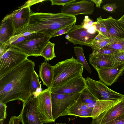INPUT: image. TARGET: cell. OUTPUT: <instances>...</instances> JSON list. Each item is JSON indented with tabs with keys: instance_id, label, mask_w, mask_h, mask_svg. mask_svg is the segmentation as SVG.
<instances>
[{
	"instance_id": "6da1fadb",
	"label": "cell",
	"mask_w": 124,
	"mask_h": 124,
	"mask_svg": "<svg viewBox=\"0 0 124 124\" xmlns=\"http://www.w3.org/2000/svg\"><path fill=\"white\" fill-rule=\"evenodd\" d=\"M35 66L28 59L0 78V101L6 104L18 100L24 104L34 95L31 86Z\"/></svg>"
},
{
	"instance_id": "7a4b0ae2",
	"label": "cell",
	"mask_w": 124,
	"mask_h": 124,
	"mask_svg": "<svg viewBox=\"0 0 124 124\" xmlns=\"http://www.w3.org/2000/svg\"><path fill=\"white\" fill-rule=\"evenodd\" d=\"M76 20L75 16L61 12H32L28 24L16 31L14 35L26 32H40L52 38L60 30L71 24H75Z\"/></svg>"
},
{
	"instance_id": "3957f363",
	"label": "cell",
	"mask_w": 124,
	"mask_h": 124,
	"mask_svg": "<svg viewBox=\"0 0 124 124\" xmlns=\"http://www.w3.org/2000/svg\"><path fill=\"white\" fill-rule=\"evenodd\" d=\"M53 83L52 87L61 86L82 75L84 67L77 59L71 58L58 62L53 66Z\"/></svg>"
},
{
	"instance_id": "277c9868",
	"label": "cell",
	"mask_w": 124,
	"mask_h": 124,
	"mask_svg": "<svg viewBox=\"0 0 124 124\" xmlns=\"http://www.w3.org/2000/svg\"><path fill=\"white\" fill-rule=\"evenodd\" d=\"M92 20L84 18L79 25H73L65 38L74 45L91 47L92 42L99 34Z\"/></svg>"
},
{
	"instance_id": "5b68a950",
	"label": "cell",
	"mask_w": 124,
	"mask_h": 124,
	"mask_svg": "<svg viewBox=\"0 0 124 124\" xmlns=\"http://www.w3.org/2000/svg\"><path fill=\"white\" fill-rule=\"evenodd\" d=\"M52 37L40 32L33 35L14 46L29 56H41L43 50Z\"/></svg>"
},
{
	"instance_id": "8992f818",
	"label": "cell",
	"mask_w": 124,
	"mask_h": 124,
	"mask_svg": "<svg viewBox=\"0 0 124 124\" xmlns=\"http://www.w3.org/2000/svg\"><path fill=\"white\" fill-rule=\"evenodd\" d=\"M80 93L66 94L51 92L52 116L55 121L59 117L68 115V109L77 101Z\"/></svg>"
},
{
	"instance_id": "52a82bcc",
	"label": "cell",
	"mask_w": 124,
	"mask_h": 124,
	"mask_svg": "<svg viewBox=\"0 0 124 124\" xmlns=\"http://www.w3.org/2000/svg\"><path fill=\"white\" fill-rule=\"evenodd\" d=\"M29 56L14 46H10L0 57V78L27 59Z\"/></svg>"
},
{
	"instance_id": "ba28073f",
	"label": "cell",
	"mask_w": 124,
	"mask_h": 124,
	"mask_svg": "<svg viewBox=\"0 0 124 124\" xmlns=\"http://www.w3.org/2000/svg\"><path fill=\"white\" fill-rule=\"evenodd\" d=\"M86 80L88 88L98 100H121L124 96V95L109 88L101 81L94 80L88 77Z\"/></svg>"
},
{
	"instance_id": "9c48e42d",
	"label": "cell",
	"mask_w": 124,
	"mask_h": 124,
	"mask_svg": "<svg viewBox=\"0 0 124 124\" xmlns=\"http://www.w3.org/2000/svg\"><path fill=\"white\" fill-rule=\"evenodd\" d=\"M51 88L43 90L37 96L38 112L40 119L43 124L55 121L52 114Z\"/></svg>"
},
{
	"instance_id": "30bf717a",
	"label": "cell",
	"mask_w": 124,
	"mask_h": 124,
	"mask_svg": "<svg viewBox=\"0 0 124 124\" xmlns=\"http://www.w3.org/2000/svg\"><path fill=\"white\" fill-rule=\"evenodd\" d=\"M22 124H43L41 121L37 109V99L34 95L25 103L19 115Z\"/></svg>"
},
{
	"instance_id": "8fae6325",
	"label": "cell",
	"mask_w": 124,
	"mask_h": 124,
	"mask_svg": "<svg viewBox=\"0 0 124 124\" xmlns=\"http://www.w3.org/2000/svg\"><path fill=\"white\" fill-rule=\"evenodd\" d=\"M86 86V80L82 75L72 79L60 86L52 87L51 92L66 94L80 93Z\"/></svg>"
},
{
	"instance_id": "7c38bea8",
	"label": "cell",
	"mask_w": 124,
	"mask_h": 124,
	"mask_svg": "<svg viewBox=\"0 0 124 124\" xmlns=\"http://www.w3.org/2000/svg\"><path fill=\"white\" fill-rule=\"evenodd\" d=\"M94 4L92 1L83 0L64 6L61 11V13L74 16L81 14L91 15L94 10Z\"/></svg>"
},
{
	"instance_id": "4fadbf2b",
	"label": "cell",
	"mask_w": 124,
	"mask_h": 124,
	"mask_svg": "<svg viewBox=\"0 0 124 124\" xmlns=\"http://www.w3.org/2000/svg\"><path fill=\"white\" fill-rule=\"evenodd\" d=\"M100 80L106 85L110 86L116 82L124 71V64L114 67L95 69Z\"/></svg>"
},
{
	"instance_id": "5bb4252c",
	"label": "cell",
	"mask_w": 124,
	"mask_h": 124,
	"mask_svg": "<svg viewBox=\"0 0 124 124\" xmlns=\"http://www.w3.org/2000/svg\"><path fill=\"white\" fill-rule=\"evenodd\" d=\"M30 6L26 2L9 16L11 18L15 32L27 25L31 14Z\"/></svg>"
},
{
	"instance_id": "9a60e30c",
	"label": "cell",
	"mask_w": 124,
	"mask_h": 124,
	"mask_svg": "<svg viewBox=\"0 0 124 124\" xmlns=\"http://www.w3.org/2000/svg\"><path fill=\"white\" fill-rule=\"evenodd\" d=\"M124 114V102L122 99L118 103L92 119L90 124H105Z\"/></svg>"
},
{
	"instance_id": "2e32d148",
	"label": "cell",
	"mask_w": 124,
	"mask_h": 124,
	"mask_svg": "<svg viewBox=\"0 0 124 124\" xmlns=\"http://www.w3.org/2000/svg\"><path fill=\"white\" fill-rule=\"evenodd\" d=\"M105 26L109 38L114 36L124 38V24L118 19H115L111 16L103 19L101 16L97 18Z\"/></svg>"
},
{
	"instance_id": "e0dca14e",
	"label": "cell",
	"mask_w": 124,
	"mask_h": 124,
	"mask_svg": "<svg viewBox=\"0 0 124 124\" xmlns=\"http://www.w3.org/2000/svg\"><path fill=\"white\" fill-rule=\"evenodd\" d=\"M15 29L11 18L8 15L1 21L0 26V43L8 42L14 36Z\"/></svg>"
},
{
	"instance_id": "ac0fdd59",
	"label": "cell",
	"mask_w": 124,
	"mask_h": 124,
	"mask_svg": "<svg viewBox=\"0 0 124 124\" xmlns=\"http://www.w3.org/2000/svg\"><path fill=\"white\" fill-rule=\"evenodd\" d=\"M39 76L43 85L52 87L53 83V66L46 62L42 63L39 67Z\"/></svg>"
},
{
	"instance_id": "d6986e66",
	"label": "cell",
	"mask_w": 124,
	"mask_h": 124,
	"mask_svg": "<svg viewBox=\"0 0 124 124\" xmlns=\"http://www.w3.org/2000/svg\"><path fill=\"white\" fill-rule=\"evenodd\" d=\"M111 55L98 54L92 52L89 56V63L95 69L111 67Z\"/></svg>"
},
{
	"instance_id": "ffe728a7",
	"label": "cell",
	"mask_w": 124,
	"mask_h": 124,
	"mask_svg": "<svg viewBox=\"0 0 124 124\" xmlns=\"http://www.w3.org/2000/svg\"><path fill=\"white\" fill-rule=\"evenodd\" d=\"M122 99L110 101L98 100L94 105L91 118H96L102 112L116 104Z\"/></svg>"
},
{
	"instance_id": "44dd1931",
	"label": "cell",
	"mask_w": 124,
	"mask_h": 124,
	"mask_svg": "<svg viewBox=\"0 0 124 124\" xmlns=\"http://www.w3.org/2000/svg\"><path fill=\"white\" fill-rule=\"evenodd\" d=\"M109 43L103 48L118 51L124 50V38L113 36L109 38Z\"/></svg>"
},
{
	"instance_id": "7402d4cb",
	"label": "cell",
	"mask_w": 124,
	"mask_h": 124,
	"mask_svg": "<svg viewBox=\"0 0 124 124\" xmlns=\"http://www.w3.org/2000/svg\"><path fill=\"white\" fill-rule=\"evenodd\" d=\"M74 53L76 56L78 61L83 65L84 68L89 73L91 74L92 70L85 58L83 47L76 46L74 47Z\"/></svg>"
},
{
	"instance_id": "603a6c76",
	"label": "cell",
	"mask_w": 124,
	"mask_h": 124,
	"mask_svg": "<svg viewBox=\"0 0 124 124\" xmlns=\"http://www.w3.org/2000/svg\"><path fill=\"white\" fill-rule=\"evenodd\" d=\"M79 98L82 102L88 104L95 103L98 100L89 91L87 86L81 93Z\"/></svg>"
},
{
	"instance_id": "cb8c5ba5",
	"label": "cell",
	"mask_w": 124,
	"mask_h": 124,
	"mask_svg": "<svg viewBox=\"0 0 124 124\" xmlns=\"http://www.w3.org/2000/svg\"><path fill=\"white\" fill-rule=\"evenodd\" d=\"M54 43L49 41L42 51L41 56L46 61L51 60L56 57L54 51Z\"/></svg>"
},
{
	"instance_id": "d4e9b609",
	"label": "cell",
	"mask_w": 124,
	"mask_h": 124,
	"mask_svg": "<svg viewBox=\"0 0 124 124\" xmlns=\"http://www.w3.org/2000/svg\"><path fill=\"white\" fill-rule=\"evenodd\" d=\"M111 67L124 64V50L118 51L111 55Z\"/></svg>"
},
{
	"instance_id": "484cf974",
	"label": "cell",
	"mask_w": 124,
	"mask_h": 124,
	"mask_svg": "<svg viewBox=\"0 0 124 124\" xmlns=\"http://www.w3.org/2000/svg\"><path fill=\"white\" fill-rule=\"evenodd\" d=\"M110 41L109 38L93 41L91 45L93 52H96L103 48L108 44L110 42Z\"/></svg>"
},
{
	"instance_id": "4316f807",
	"label": "cell",
	"mask_w": 124,
	"mask_h": 124,
	"mask_svg": "<svg viewBox=\"0 0 124 124\" xmlns=\"http://www.w3.org/2000/svg\"><path fill=\"white\" fill-rule=\"evenodd\" d=\"M31 86L32 93L34 95L38 89L41 88V85L39 81V76L35 70L32 76Z\"/></svg>"
},
{
	"instance_id": "83f0119b",
	"label": "cell",
	"mask_w": 124,
	"mask_h": 124,
	"mask_svg": "<svg viewBox=\"0 0 124 124\" xmlns=\"http://www.w3.org/2000/svg\"><path fill=\"white\" fill-rule=\"evenodd\" d=\"M93 24L99 33L107 38H109L107 29L102 23L97 19L96 21L94 22Z\"/></svg>"
},
{
	"instance_id": "f1b7e54d",
	"label": "cell",
	"mask_w": 124,
	"mask_h": 124,
	"mask_svg": "<svg viewBox=\"0 0 124 124\" xmlns=\"http://www.w3.org/2000/svg\"><path fill=\"white\" fill-rule=\"evenodd\" d=\"M6 104L0 101V121H3L6 118L7 114Z\"/></svg>"
},
{
	"instance_id": "f546056e",
	"label": "cell",
	"mask_w": 124,
	"mask_h": 124,
	"mask_svg": "<svg viewBox=\"0 0 124 124\" xmlns=\"http://www.w3.org/2000/svg\"><path fill=\"white\" fill-rule=\"evenodd\" d=\"M76 0H50L51 5H62L63 6L66 5L68 4L74 2Z\"/></svg>"
},
{
	"instance_id": "4dcf8cb0",
	"label": "cell",
	"mask_w": 124,
	"mask_h": 124,
	"mask_svg": "<svg viewBox=\"0 0 124 124\" xmlns=\"http://www.w3.org/2000/svg\"><path fill=\"white\" fill-rule=\"evenodd\" d=\"M118 51L117 50L111 49L102 48L95 52L93 53L98 54L104 55H112Z\"/></svg>"
},
{
	"instance_id": "1f68e13d",
	"label": "cell",
	"mask_w": 124,
	"mask_h": 124,
	"mask_svg": "<svg viewBox=\"0 0 124 124\" xmlns=\"http://www.w3.org/2000/svg\"><path fill=\"white\" fill-rule=\"evenodd\" d=\"M117 7L116 3H108L102 6V8L104 10L112 13L115 12Z\"/></svg>"
},
{
	"instance_id": "d6a6232c",
	"label": "cell",
	"mask_w": 124,
	"mask_h": 124,
	"mask_svg": "<svg viewBox=\"0 0 124 124\" xmlns=\"http://www.w3.org/2000/svg\"><path fill=\"white\" fill-rule=\"evenodd\" d=\"M74 24H71L58 31L54 34L52 37H55L68 33L72 28Z\"/></svg>"
},
{
	"instance_id": "836d02e7",
	"label": "cell",
	"mask_w": 124,
	"mask_h": 124,
	"mask_svg": "<svg viewBox=\"0 0 124 124\" xmlns=\"http://www.w3.org/2000/svg\"><path fill=\"white\" fill-rule=\"evenodd\" d=\"M105 124H124V114Z\"/></svg>"
},
{
	"instance_id": "e575fe53",
	"label": "cell",
	"mask_w": 124,
	"mask_h": 124,
	"mask_svg": "<svg viewBox=\"0 0 124 124\" xmlns=\"http://www.w3.org/2000/svg\"><path fill=\"white\" fill-rule=\"evenodd\" d=\"M21 122L20 116H15L11 117L9 121L8 124H20ZM0 124H4L3 121L0 122Z\"/></svg>"
},
{
	"instance_id": "d590c367",
	"label": "cell",
	"mask_w": 124,
	"mask_h": 124,
	"mask_svg": "<svg viewBox=\"0 0 124 124\" xmlns=\"http://www.w3.org/2000/svg\"><path fill=\"white\" fill-rule=\"evenodd\" d=\"M6 43H0V57L1 56L9 47Z\"/></svg>"
},
{
	"instance_id": "8d00e7d4",
	"label": "cell",
	"mask_w": 124,
	"mask_h": 124,
	"mask_svg": "<svg viewBox=\"0 0 124 124\" xmlns=\"http://www.w3.org/2000/svg\"><path fill=\"white\" fill-rule=\"evenodd\" d=\"M90 0L94 3L96 7L99 8H101V4L103 2L102 0Z\"/></svg>"
},
{
	"instance_id": "74e56055",
	"label": "cell",
	"mask_w": 124,
	"mask_h": 124,
	"mask_svg": "<svg viewBox=\"0 0 124 124\" xmlns=\"http://www.w3.org/2000/svg\"><path fill=\"white\" fill-rule=\"evenodd\" d=\"M44 0H29L26 2L28 5L30 7L32 5L37 3L42 2Z\"/></svg>"
},
{
	"instance_id": "f35d334b",
	"label": "cell",
	"mask_w": 124,
	"mask_h": 124,
	"mask_svg": "<svg viewBox=\"0 0 124 124\" xmlns=\"http://www.w3.org/2000/svg\"><path fill=\"white\" fill-rule=\"evenodd\" d=\"M106 38H107L99 33L98 35L95 38L94 41L100 40Z\"/></svg>"
},
{
	"instance_id": "ab89813d",
	"label": "cell",
	"mask_w": 124,
	"mask_h": 124,
	"mask_svg": "<svg viewBox=\"0 0 124 124\" xmlns=\"http://www.w3.org/2000/svg\"><path fill=\"white\" fill-rule=\"evenodd\" d=\"M118 20L120 22L124 24V15Z\"/></svg>"
},
{
	"instance_id": "60d3db41",
	"label": "cell",
	"mask_w": 124,
	"mask_h": 124,
	"mask_svg": "<svg viewBox=\"0 0 124 124\" xmlns=\"http://www.w3.org/2000/svg\"><path fill=\"white\" fill-rule=\"evenodd\" d=\"M55 124H66L65 123H57Z\"/></svg>"
},
{
	"instance_id": "b9f144b4",
	"label": "cell",
	"mask_w": 124,
	"mask_h": 124,
	"mask_svg": "<svg viewBox=\"0 0 124 124\" xmlns=\"http://www.w3.org/2000/svg\"><path fill=\"white\" fill-rule=\"evenodd\" d=\"M122 99L123 100L124 102V96Z\"/></svg>"
}]
</instances>
